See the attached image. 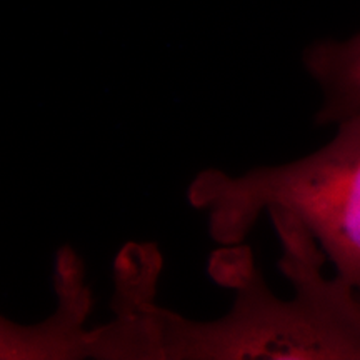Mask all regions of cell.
Returning a JSON list of instances; mask_svg holds the SVG:
<instances>
[{"label": "cell", "instance_id": "277c9868", "mask_svg": "<svg viewBox=\"0 0 360 360\" xmlns=\"http://www.w3.org/2000/svg\"><path fill=\"white\" fill-rule=\"evenodd\" d=\"M162 265L155 244H127L114 264L115 317L89 334V359L146 360L147 309L155 300Z\"/></svg>", "mask_w": 360, "mask_h": 360}, {"label": "cell", "instance_id": "6da1fadb", "mask_svg": "<svg viewBox=\"0 0 360 360\" xmlns=\"http://www.w3.org/2000/svg\"><path fill=\"white\" fill-rule=\"evenodd\" d=\"M282 244L281 269L290 300L272 294L247 247L222 245L209 272L237 297L219 321L193 322L157 305L160 360L289 359L360 360V294L322 272L326 254L290 214L270 212Z\"/></svg>", "mask_w": 360, "mask_h": 360}, {"label": "cell", "instance_id": "8992f818", "mask_svg": "<svg viewBox=\"0 0 360 360\" xmlns=\"http://www.w3.org/2000/svg\"><path fill=\"white\" fill-rule=\"evenodd\" d=\"M359 294H360V290H359Z\"/></svg>", "mask_w": 360, "mask_h": 360}, {"label": "cell", "instance_id": "3957f363", "mask_svg": "<svg viewBox=\"0 0 360 360\" xmlns=\"http://www.w3.org/2000/svg\"><path fill=\"white\" fill-rule=\"evenodd\" d=\"M57 310L37 326H17L0 319L2 360L89 359L85 321L92 309V292L85 283V267L77 252L62 247L56 262Z\"/></svg>", "mask_w": 360, "mask_h": 360}, {"label": "cell", "instance_id": "5b68a950", "mask_svg": "<svg viewBox=\"0 0 360 360\" xmlns=\"http://www.w3.org/2000/svg\"><path fill=\"white\" fill-rule=\"evenodd\" d=\"M304 64L322 94L315 122L337 125L360 115V34L310 45Z\"/></svg>", "mask_w": 360, "mask_h": 360}, {"label": "cell", "instance_id": "7a4b0ae2", "mask_svg": "<svg viewBox=\"0 0 360 360\" xmlns=\"http://www.w3.org/2000/svg\"><path fill=\"white\" fill-rule=\"evenodd\" d=\"M187 199L207 215L219 245L240 244L262 212L290 214L317 240L335 276L360 290V115L337 124L327 146L289 164L242 175L202 170Z\"/></svg>", "mask_w": 360, "mask_h": 360}]
</instances>
